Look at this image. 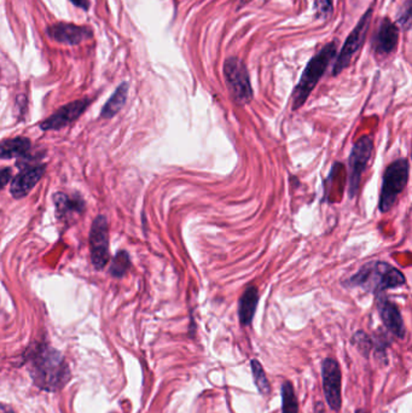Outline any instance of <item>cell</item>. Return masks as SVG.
I'll return each mask as SVG.
<instances>
[{"mask_svg": "<svg viewBox=\"0 0 412 413\" xmlns=\"http://www.w3.org/2000/svg\"><path fill=\"white\" fill-rule=\"evenodd\" d=\"M25 362L34 384L45 392H57L71 378V370L63 355L45 343L30 347Z\"/></svg>", "mask_w": 412, "mask_h": 413, "instance_id": "obj_1", "label": "cell"}, {"mask_svg": "<svg viewBox=\"0 0 412 413\" xmlns=\"http://www.w3.org/2000/svg\"><path fill=\"white\" fill-rule=\"evenodd\" d=\"M406 284V278L396 267L388 262L374 261L362 266L357 273L346 281V287L359 288L366 292L381 295L389 289Z\"/></svg>", "mask_w": 412, "mask_h": 413, "instance_id": "obj_2", "label": "cell"}, {"mask_svg": "<svg viewBox=\"0 0 412 413\" xmlns=\"http://www.w3.org/2000/svg\"><path fill=\"white\" fill-rule=\"evenodd\" d=\"M337 42H332L322 47L317 55L312 57L303 70L299 84L296 85L293 92V110L296 111L306 103L312 91L323 78L329 64L337 55Z\"/></svg>", "mask_w": 412, "mask_h": 413, "instance_id": "obj_3", "label": "cell"}, {"mask_svg": "<svg viewBox=\"0 0 412 413\" xmlns=\"http://www.w3.org/2000/svg\"><path fill=\"white\" fill-rule=\"evenodd\" d=\"M408 173L410 164L408 159L393 161L386 168L380 192L379 209L381 213H388L394 207L399 195L408 185Z\"/></svg>", "mask_w": 412, "mask_h": 413, "instance_id": "obj_4", "label": "cell"}, {"mask_svg": "<svg viewBox=\"0 0 412 413\" xmlns=\"http://www.w3.org/2000/svg\"><path fill=\"white\" fill-rule=\"evenodd\" d=\"M224 78L232 101L237 106H247L253 99V89L248 70L242 59L229 57L224 63Z\"/></svg>", "mask_w": 412, "mask_h": 413, "instance_id": "obj_5", "label": "cell"}, {"mask_svg": "<svg viewBox=\"0 0 412 413\" xmlns=\"http://www.w3.org/2000/svg\"><path fill=\"white\" fill-rule=\"evenodd\" d=\"M374 152V140L370 135L362 137L354 143L349 157V199H354L360 189L363 173L370 162Z\"/></svg>", "mask_w": 412, "mask_h": 413, "instance_id": "obj_6", "label": "cell"}, {"mask_svg": "<svg viewBox=\"0 0 412 413\" xmlns=\"http://www.w3.org/2000/svg\"><path fill=\"white\" fill-rule=\"evenodd\" d=\"M372 13H374V8H369L359 20L356 28L352 30V33L349 34L345 45L341 49L340 55L337 57V62L334 64L332 75H339L342 70H345L346 68L349 67L352 62L354 56L357 55L359 50L362 49L368 32H369Z\"/></svg>", "mask_w": 412, "mask_h": 413, "instance_id": "obj_7", "label": "cell"}, {"mask_svg": "<svg viewBox=\"0 0 412 413\" xmlns=\"http://www.w3.org/2000/svg\"><path fill=\"white\" fill-rule=\"evenodd\" d=\"M90 252L93 266L97 270H103L109 260V228L103 215L93 220L90 231Z\"/></svg>", "mask_w": 412, "mask_h": 413, "instance_id": "obj_8", "label": "cell"}, {"mask_svg": "<svg viewBox=\"0 0 412 413\" xmlns=\"http://www.w3.org/2000/svg\"><path fill=\"white\" fill-rule=\"evenodd\" d=\"M322 380H323V390L329 407L339 412L342 406V395H341V376L340 364L337 359L325 358L322 363Z\"/></svg>", "mask_w": 412, "mask_h": 413, "instance_id": "obj_9", "label": "cell"}, {"mask_svg": "<svg viewBox=\"0 0 412 413\" xmlns=\"http://www.w3.org/2000/svg\"><path fill=\"white\" fill-rule=\"evenodd\" d=\"M90 103H91V101L87 98L72 101L67 106L59 108L55 114H52L50 118L44 120L39 126H40L42 131L61 130V128L68 126L69 123H74L75 120L80 118L81 115L84 114L86 108L90 106Z\"/></svg>", "mask_w": 412, "mask_h": 413, "instance_id": "obj_10", "label": "cell"}, {"mask_svg": "<svg viewBox=\"0 0 412 413\" xmlns=\"http://www.w3.org/2000/svg\"><path fill=\"white\" fill-rule=\"evenodd\" d=\"M49 38L66 45H79L92 38V30L89 27L73 23H56L47 28Z\"/></svg>", "mask_w": 412, "mask_h": 413, "instance_id": "obj_11", "label": "cell"}, {"mask_svg": "<svg viewBox=\"0 0 412 413\" xmlns=\"http://www.w3.org/2000/svg\"><path fill=\"white\" fill-rule=\"evenodd\" d=\"M376 307L379 311L380 318L382 319L383 324L387 328L388 331L396 338L403 340L406 331L403 316L400 314L399 308L396 307V304L391 302L386 296L381 294L377 295L376 299Z\"/></svg>", "mask_w": 412, "mask_h": 413, "instance_id": "obj_12", "label": "cell"}, {"mask_svg": "<svg viewBox=\"0 0 412 413\" xmlns=\"http://www.w3.org/2000/svg\"><path fill=\"white\" fill-rule=\"evenodd\" d=\"M398 42H399L398 27L388 17L383 18L375 35V55L379 57H387L392 55L398 47Z\"/></svg>", "mask_w": 412, "mask_h": 413, "instance_id": "obj_13", "label": "cell"}, {"mask_svg": "<svg viewBox=\"0 0 412 413\" xmlns=\"http://www.w3.org/2000/svg\"><path fill=\"white\" fill-rule=\"evenodd\" d=\"M45 166H35V167H27L23 168L21 173L17 174L13 178L10 187V192L13 199H23L25 196L30 194V191L37 185L42 175L45 174Z\"/></svg>", "mask_w": 412, "mask_h": 413, "instance_id": "obj_14", "label": "cell"}, {"mask_svg": "<svg viewBox=\"0 0 412 413\" xmlns=\"http://www.w3.org/2000/svg\"><path fill=\"white\" fill-rule=\"evenodd\" d=\"M259 302V290L257 287L250 285L244 290L238 301V318L242 326L252 324Z\"/></svg>", "mask_w": 412, "mask_h": 413, "instance_id": "obj_15", "label": "cell"}, {"mask_svg": "<svg viewBox=\"0 0 412 413\" xmlns=\"http://www.w3.org/2000/svg\"><path fill=\"white\" fill-rule=\"evenodd\" d=\"M32 148V143L28 138L17 137L13 140H4L0 143V159L8 160V159H25L27 154Z\"/></svg>", "mask_w": 412, "mask_h": 413, "instance_id": "obj_16", "label": "cell"}, {"mask_svg": "<svg viewBox=\"0 0 412 413\" xmlns=\"http://www.w3.org/2000/svg\"><path fill=\"white\" fill-rule=\"evenodd\" d=\"M127 94H128V84L122 82L110 97L109 101L105 103V106L102 109L101 118H111L118 114L126 103Z\"/></svg>", "mask_w": 412, "mask_h": 413, "instance_id": "obj_17", "label": "cell"}, {"mask_svg": "<svg viewBox=\"0 0 412 413\" xmlns=\"http://www.w3.org/2000/svg\"><path fill=\"white\" fill-rule=\"evenodd\" d=\"M54 202H55L56 211H57L59 219L69 218V215L74 214V213L80 214L81 211L85 209V203L83 199H69L67 195L64 194H56Z\"/></svg>", "mask_w": 412, "mask_h": 413, "instance_id": "obj_18", "label": "cell"}, {"mask_svg": "<svg viewBox=\"0 0 412 413\" xmlns=\"http://www.w3.org/2000/svg\"><path fill=\"white\" fill-rule=\"evenodd\" d=\"M250 366H252L253 380L254 383L257 386L258 390L261 395L267 397L271 393V386H269L267 376L264 371V367L261 365L260 362H258L257 359H253L250 362Z\"/></svg>", "mask_w": 412, "mask_h": 413, "instance_id": "obj_19", "label": "cell"}, {"mask_svg": "<svg viewBox=\"0 0 412 413\" xmlns=\"http://www.w3.org/2000/svg\"><path fill=\"white\" fill-rule=\"evenodd\" d=\"M131 257L130 254L125 250H120L110 265L109 272L114 278H122L130 271Z\"/></svg>", "mask_w": 412, "mask_h": 413, "instance_id": "obj_20", "label": "cell"}, {"mask_svg": "<svg viewBox=\"0 0 412 413\" xmlns=\"http://www.w3.org/2000/svg\"><path fill=\"white\" fill-rule=\"evenodd\" d=\"M282 413H299L294 387L289 381L282 384Z\"/></svg>", "mask_w": 412, "mask_h": 413, "instance_id": "obj_21", "label": "cell"}, {"mask_svg": "<svg viewBox=\"0 0 412 413\" xmlns=\"http://www.w3.org/2000/svg\"><path fill=\"white\" fill-rule=\"evenodd\" d=\"M352 343L364 358L369 359L374 345H372V340H371L368 333H364L362 330L357 331V333H354L353 338H352Z\"/></svg>", "mask_w": 412, "mask_h": 413, "instance_id": "obj_22", "label": "cell"}, {"mask_svg": "<svg viewBox=\"0 0 412 413\" xmlns=\"http://www.w3.org/2000/svg\"><path fill=\"white\" fill-rule=\"evenodd\" d=\"M411 0H406L398 13V25L404 30H408L411 27Z\"/></svg>", "mask_w": 412, "mask_h": 413, "instance_id": "obj_23", "label": "cell"}, {"mask_svg": "<svg viewBox=\"0 0 412 413\" xmlns=\"http://www.w3.org/2000/svg\"><path fill=\"white\" fill-rule=\"evenodd\" d=\"M315 15L318 18H328L334 10L332 0H315Z\"/></svg>", "mask_w": 412, "mask_h": 413, "instance_id": "obj_24", "label": "cell"}, {"mask_svg": "<svg viewBox=\"0 0 412 413\" xmlns=\"http://www.w3.org/2000/svg\"><path fill=\"white\" fill-rule=\"evenodd\" d=\"M11 177H13V171H11V168L6 167V168L0 169V190L5 185H8V182L11 180Z\"/></svg>", "mask_w": 412, "mask_h": 413, "instance_id": "obj_25", "label": "cell"}, {"mask_svg": "<svg viewBox=\"0 0 412 413\" xmlns=\"http://www.w3.org/2000/svg\"><path fill=\"white\" fill-rule=\"evenodd\" d=\"M73 4L78 6V8H84V10H89L90 3L89 0H71Z\"/></svg>", "mask_w": 412, "mask_h": 413, "instance_id": "obj_26", "label": "cell"}, {"mask_svg": "<svg viewBox=\"0 0 412 413\" xmlns=\"http://www.w3.org/2000/svg\"><path fill=\"white\" fill-rule=\"evenodd\" d=\"M0 413H16L15 409L8 404H0Z\"/></svg>", "mask_w": 412, "mask_h": 413, "instance_id": "obj_27", "label": "cell"}, {"mask_svg": "<svg viewBox=\"0 0 412 413\" xmlns=\"http://www.w3.org/2000/svg\"><path fill=\"white\" fill-rule=\"evenodd\" d=\"M250 1H252V0H241L240 6H238V8H242V6H244V5H247L248 3H250Z\"/></svg>", "mask_w": 412, "mask_h": 413, "instance_id": "obj_28", "label": "cell"}, {"mask_svg": "<svg viewBox=\"0 0 412 413\" xmlns=\"http://www.w3.org/2000/svg\"><path fill=\"white\" fill-rule=\"evenodd\" d=\"M356 413H368V412H366V411H364V409H357V411H356Z\"/></svg>", "mask_w": 412, "mask_h": 413, "instance_id": "obj_29", "label": "cell"}]
</instances>
